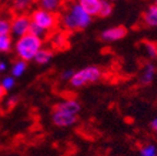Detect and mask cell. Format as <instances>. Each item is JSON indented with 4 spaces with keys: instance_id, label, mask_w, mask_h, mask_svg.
Instances as JSON below:
<instances>
[{
    "instance_id": "cell-1",
    "label": "cell",
    "mask_w": 157,
    "mask_h": 156,
    "mask_svg": "<svg viewBox=\"0 0 157 156\" xmlns=\"http://www.w3.org/2000/svg\"><path fill=\"white\" fill-rule=\"evenodd\" d=\"M92 19L82 7L76 3H72L67 8L61 15V24L68 31H80L87 27Z\"/></svg>"
},
{
    "instance_id": "cell-2",
    "label": "cell",
    "mask_w": 157,
    "mask_h": 156,
    "mask_svg": "<svg viewBox=\"0 0 157 156\" xmlns=\"http://www.w3.org/2000/svg\"><path fill=\"white\" fill-rule=\"evenodd\" d=\"M42 48L43 39L29 34V33L19 37L14 43L15 55L20 60H23L25 62L32 61Z\"/></svg>"
},
{
    "instance_id": "cell-3",
    "label": "cell",
    "mask_w": 157,
    "mask_h": 156,
    "mask_svg": "<svg viewBox=\"0 0 157 156\" xmlns=\"http://www.w3.org/2000/svg\"><path fill=\"white\" fill-rule=\"evenodd\" d=\"M29 19H31V22L33 24L40 27L47 33L52 31L57 26V23H58V17H57L56 13L47 11V10H44L42 8L34 10L32 14H31V17H29Z\"/></svg>"
},
{
    "instance_id": "cell-4",
    "label": "cell",
    "mask_w": 157,
    "mask_h": 156,
    "mask_svg": "<svg viewBox=\"0 0 157 156\" xmlns=\"http://www.w3.org/2000/svg\"><path fill=\"white\" fill-rule=\"evenodd\" d=\"M101 76V71L98 67L90 66L83 68L82 70L74 72L70 79V84L74 88H81L88 83H94L98 81Z\"/></svg>"
},
{
    "instance_id": "cell-5",
    "label": "cell",
    "mask_w": 157,
    "mask_h": 156,
    "mask_svg": "<svg viewBox=\"0 0 157 156\" xmlns=\"http://www.w3.org/2000/svg\"><path fill=\"white\" fill-rule=\"evenodd\" d=\"M31 26V19L26 14H15V17L10 21V33L12 36L19 37L29 33Z\"/></svg>"
},
{
    "instance_id": "cell-6",
    "label": "cell",
    "mask_w": 157,
    "mask_h": 156,
    "mask_svg": "<svg viewBox=\"0 0 157 156\" xmlns=\"http://www.w3.org/2000/svg\"><path fill=\"white\" fill-rule=\"evenodd\" d=\"M52 120L57 127L67 128L75 123L78 121V117H76V115H71V114H67V112L59 111V110H54L52 115Z\"/></svg>"
},
{
    "instance_id": "cell-7",
    "label": "cell",
    "mask_w": 157,
    "mask_h": 156,
    "mask_svg": "<svg viewBox=\"0 0 157 156\" xmlns=\"http://www.w3.org/2000/svg\"><path fill=\"white\" fill-rule=\"evenodd\" d=\"M55 110L63 111L67 114H71V115H76L81 110V105L75 99L68 98V99H63L61 102L57 103L55 106Z\"/></svg>"
},
{
    "instance_id": "cell-8",
    "label": "cell",
    "mask_w": 157,
    "mask_h": 156,
    "mask_svg": "<svg viewBox=\"0 0 157 156\" xmlns=\"http://www.w3.org/2000/svg\"><path fill=\"white\" fill-rule=\"evenodd\" d=\"M128 29L123 25H119V26L113 27V29H108L106 31H104L103 34H101V38L104 41H118V39H121L127 35Z\"/></svg>"
},
{
    "instance_id": "cell-9",
    "label": "cell",
    "mask_w": 157,
    "mask_h": 156,
    "mask_svg": "<svg viewBox=\"0 0 157 156\" xmlns=\"http://www.w3.org/2000/svg\"><path fill=\"white\" fill-rule=\"evenodd\" d=\"M78 3L90 17H96L99 14L101 0H78Z\"/></svg>"
},
{
    "instance_id": "cell-10",
    "label": "cell",
    "mask_w": 157,
    "mask_h": 156,
    "mask_svg": "<svg viewBox=\"0 0 157 156\" xmlns=\"http://www.w3.org/2000/svg\"><path fill=\"white\" fill-rule=\"evenodd\" d=\"M34 0H12L11 7L15 14H25L31 10Z\"/></svg>"
},
{
    "instance_id": "cell-11",
    "label": "cell",
    "mask_w": 157,
    "mask_h": 156,
    "mask_svg": "<svg viewBox=\"0 0 157 156\" xmlns=\"http://www.w3.org/2000/svg\"><path fill=\"white\" fill-rule=\"evenodd\" d=\"M52 57H54V53H52V50L47 49V48H42L36 54V56L34 57L33 60H34L37 64L46 66V64H48L49 62L52 61Z\"/></svg>"
},
{
    "instance_id": "cell-12",
    "label": "cell",
    "mask_w": 157,
    "mask_h": 156,
    "mask_svg": "<svg viewBox=\"0 0 157 156\" xmlns=\"http://www.w3.org/2000/svg\"><path fill=\"white\" fill-rule=\"evenodd\" d=\"M143 21L148 26H157V6L153 5L143 14Z\"/></svg>"
},
{
    "instance_id": "cell-13",
    "label": "cell",
    "mask_w": 157,
    "mask_h": 156,
    "mask_svg": "<svg viewBox=\"0 0 157 156\" xmlns=\"http://www.w3.org/2000/svg\"><path fill=\"white\" fill-rule=\"evenodd\" d=\"M39 8L50 12H56L62 6V0H38Z\"/></svg>"
},
{
    "instance_id": "cell-14",
    "label": "cell",
    "mask_w": 157,
    "mask_h": 156,
    "mask_svg": "<svg viewBox=\"0 0 157 156\" xmlns=\"http://www.w3.org/2000/svg\"><path fill=\"white\" fill-rule=\"evenodd\" d=\"M27 69V62L23 60H17L11 67V76L13 78H20L25 73V71Z\"/></svg>"
},
{
    "instance_id": "cell-15",
    "label": "cell",
    "mask_w": 157,
    "mask_h": 156,
    "mask_svg": "<svg viewBox=\"0 0 157 156\" xmlns=\"http://www.w3.org/2000/svg\"><path fill=\"white\" fill-rule=\"evenodd\" d=\"M13 46V39L9 35L0 36V53H9Z\"/></svg>"
},
{
    "instance_id": "cell-16",
    "label": "cell",
    "mask_w": 157,
    "mask_h": 156,
    "mask_svg": "<svg viewBox=\"0 0 157 156\" xmlns=\"http://www.w3.org/2000/svg\"><path fill=\"white\" fill-rule=\"evenodd\" d=\"M154 73H155L154 66L151 64H147L144 69V72H143V74H142V78H141V81H142L143 84H150L153 80Z\"/></svg>"
},
{
    "instance_id": "cell-17",
    "label": "cell",
    "mask_w": 157,
    "mask_h": 156,
    "mask_svg": "<svg viewBox=\"0 0 157 156\" xmlns=\"http://www.w3.org/2000/svg\"><path fill=\"white\" fill-rule=\"evenodd\" d=\"M113 10V6L111 5L108 0H101V11H99V17L101 18H106L108 15H110L111 12Z\"/></svg>"
},
{
    "instance_id": "cell-18",
    "label": "cell",
    "mask_w": 157,
    "mask_h": 156,
    "mask_svg": "<svg viewBox=\"0 0 157 156\" xmlns=\"http://www.w3.org/2000/svg\"><path fill=\"white\" fill-rule=\"evenodd\" d=\"M0 85L6 92L8 91H11L15 85V78H13L12 76H7L5 78H2L1 82H0Z\"/></svg>"
},
{
    "instance_id": "cell-19",
    "label": "cell",
    "mask_w": 157,
    "mask_h": 156,
    "mask_svg": "<svg viewBox=\"0 0 157 156\" xmlns=\"http://www.w3.org/2000/svg\"><path fill=\"white\" fill-rule=\"evenodd\" d=\"M52 44L55 47H58V48H63L64 44H67L66 37L62 33H56V34H52Z\"/></svg>"
},
{
    "instance_id": "cell-20",
    "label": "cell",
    "mask_w": 157,
    "mask_h": 156,
    "mask_svg": "<svg viewBox=\"0 0 157 156\" xmlns=\"http://www.w3.org/2000/svg\"><path fill=\"white\" fill-rule=\"evenodd\" d=\"M29 34L34 35V36H36V37H39V38H42V39L45 37V35H47V32H45L44 29H42L40 27L33 24L32 22H31V26H29Z\"/></svg>"
},
{
    "instance_id": "cell-21",
    "label": "cell",
    "mask_w": 157,
    "mask_h": 156,
    "mask_svg": "<svg viewBox=\"0 0 157 156\" xmlns=\"http://www.w3.org/2000/svg\"><path fill=\"white\" fill-rule=\"evenodd\" d=\"M147 49V53L151 57L153 58H157V43L154 41H143Z\"/></svg>"
},
{
    "instance_id": "cell-22",
    "label": "cell",
    "mask_w": 157,
    "mask_h": 156,
    "mask_svg": "<svg viewBox=\"0 0 157 156\" xmlns=\"http://www.w3.org/2000/svg\"><path fill=\"white\" fill-rule=\"evenodd\" d=\"M10 34V21L5 18H0V36Z\"/></svg>"
},
{
    "instance_id": "cell-23",
    "label": "cell",
    "mask_w": 157,
    "mask_h": 156,
    "mask_svg": "<svg viewBox=\"0 0 157 156\" xmlns=\"http://www.w3.org/2000/svg\"><path fill=\"white\" fill-rule=\"evenodd\" d=\"M17 103H19V97L17 95H11L8 97V99L6 100L5 105L8 109H11V108L15 107L17 105Z\"/></svg>"
},
{
    "instance_id": "cell-24",
    "label": "cell",
    "mask_w": 157,
    "mask_h": 156,
    "mask_svg": "<svg viewBox=\"0 0 157 156\" xmlns=\"http://www.w3.org/2000/svg\"><path fill=\"white\" fill-rule=\"evenodd\" d=\"M155 155H156V149L153 145H148V146L141 150V156H155Z\"/></svg>"
},
{
    "instance_id": "cell-25",
    "label": "cell",
    "mask_w": 157,
    "mask_h": 156,
    "mask_svg": "<svg viewBox=\"0 0 157 156\" xmlns=\"http://www.w3.org/2000/svg\"><path fill=\"white\" fill-rule=\"evenodd\" d=\"M73 70H66L63 72V73H62V79H63V80H70V79L72 78V76H73Z\"/></svg>"
},
{
    "instance_id": "cell-26",
    "label": "cell",
    "mask_w": 157,
    "mask_h": 156,
    "mask_svg": "<svg viewBox=\"0 0 157 156\" xmlns=\"http://www.w3.org/2000/svg\"><path fill=\"white\" fill-rule=\"evenodd\" d=\"M8 70V64L5 61H0V73L1 72H6Z\"/></svg>"
},
{
    "instance_id": "cell-27",
    "label": "cell",
    "mask_w": 157,
    "mask_h": 156,
    "mask_svg": "<svg viewBox=\"0 0 157 156\" xmlns=\"http://www.w3.org/2000/svg\"><path fill=\"white\" fill-rule=\"evenodd\" d=\"M5 95H6V91L3 90L2 88H1V85H0V100L2 99L3 96H5Z\"/></svg>"
},
{
    "instance_id": "cell-28",
    "label": "cell",
    "mask_w": 157,
    "mask_h": 156,
    "mask_svg": "<svg viewBox=\"0 0 157 156\" xmlns=\"http://www.w3.org/2000/svg\"><path fill=\"white\" fill-rule=\"evenodd\" d=\"M152 128L155 130V131H157V119H155L154 121L152 122Z\"/></svg>"
},
{
    "instance_id": "cell-29",
    "label": "cell",
    "mask_w": 157,
    "mask_h": 156,
    "mask_svg": "<svg viewBox=\"0 0 157 156\" xmlns=\"http://www.w3.org/2000/svg\"><path fill=\"white\" fill-rule=\"evenodd\" d=\"M156 6H157V0H156Z\"/></svg>"
},
{
    "instance_id": "cell-30",
    "label": "cell",
    "mask_w": 157,
    "mask_h": 156,
    "mask_svg": "<svg viewBox=\"0 0 157 156\" xmlns=\"http://www.w3.org/2000/svg\"><path fill=\"white\" fill-rule=\"evenodd\" d=\"M111 1H115V0H111Z\"/></svg>"
}]
</instances>
